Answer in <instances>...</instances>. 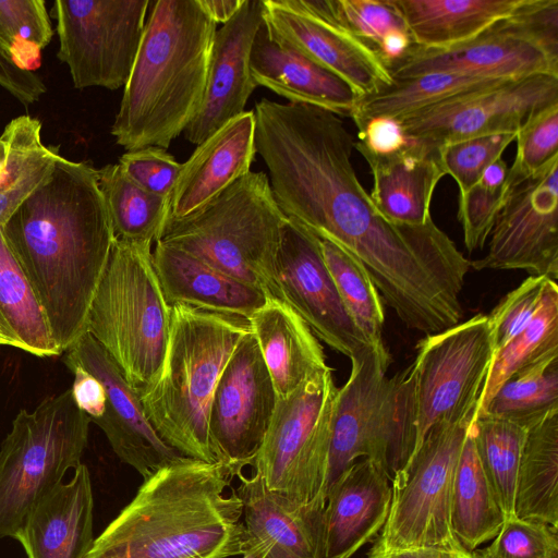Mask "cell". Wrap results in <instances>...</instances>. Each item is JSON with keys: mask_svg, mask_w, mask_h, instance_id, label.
I'll use <instances>...</instances> for the list:
<instances>
[{"mask_svg": "<svg viewBox=\"0 0 558 558\" xmlns=\"http://www.w3.org/2000/svg\"><path fill=\"white\" fill-rule=\"evenodd\" d=\"M255 149L286 217L357 258L410 329L433 335L462 317L471 260L434 221L396 223L375 206L352 163L354 137L319 107L255 104Z\"/></svg>", "mask_w": 558, "mask_h": 558, "instance_id": "1", "label": "cell"}, {"mask_svg": "<svg viewBox=\"0 0 558 558\" xmlns=\"http://www.w3.org/2000/svg\"><path fill=\"white\" fill-rule=\"evenodd\" d=\"M1 231L63 353L85 332L116 240L97 169L60 156Z\"/></svg>", "mask_w": 558, "mask_h": 558, "instance_id": "2", "label": "cell"}, {"mask_svg": "<svg viewBox=\"0 0 558 558\" xmlns=\"http://www.w3.org/2000/svg\"><path fill=\"white\" fill-rule=\"evenodd\" d=\"M225 462L183 458L144 480L134 498L94 539L85 558H233L245 531Z\"/></svg>", "mask_w": 558, "mask_h": 558, "instance_id": "3", "label": "cell"}, {"mask_svg": "<svg viewBox=\"0 0 558 558\" xmlns=\"http://www.w3.org/2000/svg\"><path fill=\"white\" fill-rule=\"evenodd\" d=\"M143 38L111 126L126 151L167 149L197 114L217 24L198 0L151 1Z\"/></svg>", "mask_w": 558, "mask_h": 558, "instance_id": "4", "label": "cell"}, {"mask_svg": "<svg viewBox=\"0 0 558 558\" xmlns=\"http://www.w3.org/2000/svg\"><path fill=\"white\" fill-rule=\"evenodd\" d=\"M250 331L245 317L171 305L162 364L140 398L157 434L181 456L218 462L208 430L210 405L228 359Z\"/></svg>", "mask_w": 558, "mask_h": 558, "instance_id": "5", "label": "cell"}, {"mask_svg": "<svg viewBox=\"0 0 558 558\" xmlns=\"http://www.w3.org/2000/svg\"><path fill=\"white\" fill-rule=\"evenodd\" d=\"M287 220L268 175L250 171L194 213L169 218L157 242L281 300L276 263Z\"/></svg>", "mask_w": 558, "mask_h": 558, "instance_id": "6", "label": "cell"}, {"mask_svg": "<svg viewBox=\"0 0 558 558\" xmlns=\"http://www.w3.org/2000/svg\"><path fill=\"white\" fill-rule=\"evenodd\" d=\"M151 245L114 240L85 323V332L138 393L162 364L171 325V306L153 266Z\"/></svg>", "mask_w": 558, "mask_h": 558, "instance_id": "7", "label": "cell"}, {"mask_svg": "<svg viewBox=\"0 0 558 558\" xmlns=\"http://www.w3.org/2000/svg\"><path fill=\"white\" fill-rule=\"evenodd\" d=\"M494 354L484 314L418 341L413 363L397 374L409 460L436 424L474 418Z\"/></svg>", "mask_w": 558, "mask_h": 558, "instance_id": "8", "label": "cell"}, {"mask_svg": "<svg viewBox=\"0 0 558 558\" xmlns=\"http://www.w3.org/2000/svg\"><path fill=\"white\" fill-rule=\"evenodd\" d=\"M90 422L71 389L16 414L0 447V537H14L29 511L81 463Z\"/></svg>", "mask_w": 558, "mask_h": 558, "instance_id": "9", "label": "cell"}, {"mask_svg": "<svg viewBox=\"0 0 558 558\" xmlns=\"http://www.w3.org/2000/svg\"><path fill=\"white\" fill-rule=\"evenodd\" d=\"M387 70L391 78L436 72L496 78L558 75V0H526L509 16L449 48L413 45Z\"/></svg>", "mask_w": 558, "mask_h": 558, "instance_id": "10", "label": "cell"}, {"mask_svg": "<svg viewBox=\"0 0 558 558\" xmlns=\"http://www.w3.org/2000/svg\"><path fill=\"white\" fill-rule=\"evenodd\" d=\"M329 367L278 399L264 440L251 464L266 486L299 505L326 502L333 403Z\"/></svg>", "mask_w": 558, "mask_h": 558, "instance_id": "11", "label": "cell"}, {"mask_svg": "<svg viewBox=\"0 0 558 558\" xmlns=\"http://www.w3.org/2000/svg\"><path fill=\"white\" fill-rule=\"evenodd\" d=\"M350 360V376L338 388L333 403L326 495L331 484L359 459L375 461L391 480L411 454L397 375L386 374L390 355L368 347Z\"/></svg>", "mask_w": 558, "mask_h": 558, "instance_id": "12", "label": "cell"}, {"mask_svg": "<svg viewBox=\"0 0 558 558\" xmlns=\"http://www.w3.org/2000/svg\"><path fill=\"white\" fill-rule=\"evenodd\" d=\"M473 418L440 422L417 452L390 480L389 514L372 547L412 549L442 545L454 538L451 496L464 438Z\"/></svg>", "mask_w": 558, "mask_h": 558, "instance_id": "13", "label": "cell"}, {"mask_svg": "<svg viewBox=\"0 0 558 558\" xmlns=\"http://www.w3.org/2000/svg\"><path fill=\"white\" fill-rule=\"evenodd\" d=\"M150 0H57L58 59L75 88L124 87L145 29Z\"/></svg>", "mask_w": 558, "mask_h": 558, "instance_id": "14", "label": "cell"}, {"mask_svg": "<svg viewBox=\"0 0 558 558\" xmlns=\"http://www.w3.org/2000/svg\"><path fill=\"white\" fill-rule=\"evenodd\" d=\"M475 270H525L558 277V157L532 173L508 168L506 193Z\"/></svg>", "mask_w": 558, "mask_h": 558, "instance_id": "15", "label": "cell"}, {"mask_svg": "<svg viewBox=\"0 0 558 558\" xmlns=\"http://www.w3.org/2000/svg\"><path fill=\"white\" fill-rule=\"evenodd\" d=\"M558 102V75L534 74L470 93L401 120L405 136L430 149L468 138L518 133L542 109Z\"/></svg>", "mask_w": 558, "mask_h": 558, "instance_id": "16", "label": "cell"}, {"mask_svg": "<svg viewBox=\"0 0 558 558\" xmlns=\"http://www.w3.org/2000/svg\"><path fill=\"white\" fill-rule=\"evenodd\" d=\"M263 24L270 38L338 75L357 98L391 81L377 52L343 26L333 0H263Z\"/></svg>", "mask_w": 558, "mask_h": 558, "instance_id": "17", "label": "cell"}, {"mask_svg": "<svg viewBox=\"0 0 558 558\" xmlns=\"http://www.w3.org/2000/svg\"><path fill=\"white\" fill-rule=\"evenodd\" d=\"M278 396L252 331L236 344L217 383L208 418L217 461L251 465L269 427Z\"/></svg>", "mask_w": 558, "mask_h": 558, "instance_id": "18", "label": "cell"}, {"mask_svg": "<svg viewBox=\"0 0 558 558\" xmlns=\"http://www.w3.org/2000/svg\"><path fill=\"white\" fill-rule=\"evenodd\" d=\"M276 275L281 300L316 338L350 359L369 347L340 298L320 239L290 218L282 229Z\"/></svg>", "mask_w": 558, "mask_h": 558, "instance_id": "19", "label": "cell"}, {"mask_svg": "<svg viewBox=\"0 0 558 558\" xmlns=\"http://www.w3.org/2000/svg\"><path fill=\"white\" fill-rule=\"evenodd\" d=\"M65 362L81 365L105 387L106 410L94 422L118 458L144 480L185 457L168 446L145 415L140 393L124 378L105 349L84 332L66 351Z\"/></svg>", "mask_w": 558, "mask_h": 558, "instance_id": "20", "label": "cell"}, {"mask_svg": "<svg viewBox=\"0 0 558 558\" xmlns=\"http://www.w3.org/2000/svg\"><path fill=\"white\" fill-rule=\"evenodd\" d=\"M263 24V0H243L236 13L217 29L201 108L183 134L198 145L229 120L244 112L256 85L250 70L251 49Z\"/></svg>", "mask_w": 558, "mask_h": 558, "instance_id": "21", "label": "cell"}, {"mask_svg": "<svg viewBox=\"0 0 558 558\" xmlns=\"http://www.w3.org/2000/svg\"><path fill=\"white\" fill-rule=\"evenodd\" d=\"M390 478L375 461L351 464L328 488L323 511L324 558H351L383 529Z\"/></svg>", "mask_w": 558, "mask_h": 558, "instance_id": "22", "label": "cell"}, {"mask_svg": "<svg viewBox=\"0 0 558 558\" xmlns=\"http://www.w3.org/2000/svg\"><path fill=\"white\" fill-rule=\"evenodd\" d=\"M245 538L257 544L265 558H324L325 505H299L269 489L255 473H240Z\"/></svg>", "mask_w": 558, "mask_h": 558, "instance_id": "23", "label": "cell"}, {"mask_svg": "<svg viewBox=\"0 0 558 558\" xmlns=\"http://www.w3.org/2000/svg\"><path fill=\"white\" fill-rule=\"evenodd\" d=\"M255 155V117L250 110L196 145L181 163L169 201V218H183L209 203L251 171Z\"/></svg>", "mask_w": 558, "mask_h": 558, "instance_id": "24", "label": "cell"}, {"mask_svg": "<svg viewBox=\"0 0 558 558\" xmlns=\"http://www.w3.org/2000/svg\"><path fill=\"white\" fill-rule=\"evenodd\" d=\"M94 497L87 466L59 484L27 514L14 537L27 558H85L93 546Z\"/></svg>", "mask_w": 558, "mask_h": 558, "instance_id": "25", "label": "cell"}, {"mask_svg": "<svg viewBox=\"0 0 558 558\" xmlns=\"http://www.w3.org/2000/svg\"><path fill=\"white\" fill-rule=\"evenodd\" d=\"M250 70L257 86H264L291 104L323 108L349 117L356 94L338 75L296 50L270 38L264 24L254 38Z\"/></svg>", "mask_w": 558, "mask_h": 558, "instance_id": "26", "label": "cell"}, {"mask_svg": "<svg viewBox=\"0 0 558 558\" xmlns=\"http://www.w3.org/2000/svg\"><path fill=\"white\" fill-rule=\"evenodd\" d=\"M367 162L377 209L389 220L408 226L430 221V204L438 182L446 175L439 150L409 140L402 149L375 155L357 150Z\"/></svg>", "mask_w": 558, "mask_h": 558, "instance_id": "27", "label": "cell"}, {"mask_svg": "<svg viewBox=\"0 0 558 558\" xmlns=\"http://www.w3.org/2000/svg\"><path fill=\"white\" fill-rule=\"evenodd\" d=\"M153 266L167 303L248 317L268 296L178 247L156 242Z\"/></svg>", "mask_w": 558, "mask_h": 558, "instance_id": "28", "label": "cell"}, {"mask_svg": "<svg viewBox=\"0 0 558 558\" xmlns=\"http://www.w3.org/2000/svg\"><path fill=\"white\" fill-rule=\"evenodd\" d=\"M248 322L279 399L329 368L318 339L284 301L267 296Z\"/></svg>", "mask_w": 558, "mask_h": 558, "instance_id": "29", "label": "cell"}, {"mask_svg": "<svg viewBox=\"0 0 558 558\" xmlns=\"http://www.w3.org/2000/svg\"><path fill=\"white\" fill-rule=\"evenodd\" d=\"M526 0H393L413 44L429 49L468 41Z\"/></svg>", "mask_w": 558, "mask_h": 558, "instance_id": "30", "label": "cell"}, {"mask_svg": "<svg viewBox=\"0 0 558 558\" xmlns=\"http://www.w3.org/2000/svg\"><path fill=\"white\" fill-rule=\"evenodd\" d=\"M515 78H496L460 73L436 72L391 78L374 93L357 98L350 118L356 129L377 117L401 120L452 98L496 87Z\"/></svg>", "mask_w": 558, "mask_h": 558, "instance_id": "31", "label": "cell"}, {"mask_svg": "<svg viewBox=\"0 0 558 558\" xmlns=\"http://www.w3.org/2000/svg\"><path fill=\"white\" fill-rule=\"evenodd\" d=\"M514 514L558 527V411L526 429Z\"/></svg>", "mask_w": 558, "mask_h": 558, "instance_id": "32", "label": "cell"}, {"mask_svg": "<svg viewBox=\"0 0 558 558\" xmlns=\"http://www.w3.org/2000/svg\"><path fill=\"white\" fill-rule=\"evenodd\" d=\"M450 518L454 536L471 551L492 541L505 521L504 511L476 450L471 425L454 473Z\"/></svg>", "mask_w": 558, "mask_h": 558, "instance_id": "33", "label": "cell"}, {"mask_svg": "<svg viewBox=\"0 0 558 558\" xmlns=\"http://www.w3.org/2000/svg\"><path fill=\"white\" fill-rule=\"evenodd\" d=\"M114 238L156 243L169 219V199L154 195L133 182L119 163L97 169Z\"/></svg>", "mask_w": 558, "mask_h": 558, "instance_id": "34", "label": "cell"}, {"mask_svg": "<svg viewBox=\"0 0 558 558\" xmlns=\"http://www.w3.org/2000/svg\"><path fill=\"white\" fill-rule=\"evenodd\" d=\"M0 220V327L35 356H58L46 317L9 246Z\"/></svg>", "mask_w": 558, "mask_h": 558, "instance_id": "35", "label": "cell"}, {"mask_svg": "<svg viewBox=\"0 0 558 558\" xmlns=\"http://www.w3.org/2000/svg\"><path fill=\"white\" fill-rule=\"evenodd\" d=\"M554 355H558V287L556 281L547 279L541 304L530 323L495 352L477 412L514 373Z\"/></svg>", "mask_w": 558, "mask_h": 558, "instance_id": "36", "label": "cell"}, {"mask_svg": "<svg viewBox=\"0 0 558 558\" xmlns=\"http://www.w3.org/2000/svg\"><path fill=\"white\" fill-rule=\"evenodd\" d=\"M558 411V355L510 376L475 417L492 416L525 428Z\"/></svg>", "mask_w": 558, "mask_h": 558, "instance_id": "37", "label": "cell"}, {"mask_svg": "<svg viewBox=\"0 0 558 558\" xmlns=\"http://www.w3.org/2000/svg\"><path fill=\"white\" fill-rule=\"evenodd\" d=\"M322 241L326 265L353 323L376 352L389 355L383 340L381 298L361 262L341 246Z\"/></svg>", "mask_w": 558, "mask_h": 558, "instance_id": "38", "label": "cell"}, {"mask_svg": "<svg viewBox=\"0 0 558 558\" xmlns=\"http://www.w3.org/2000/svg\"><path fill=\"white\" fill-rule=\"evenodd\" d=\"M476 450L505 518L514 514V495L525 427L508 420L480 416L472 421Z\"/></svg>", "mask_w": 558, "mask_h": 558, "instance_id": "39", "label": "cell"}, {"mask_svg": "<svg viewBox=\"0 0 558 558\" xmlns=\"http://www.w3.org/2000/svg\"><path fill=\"white\" fill-rule=\"evenodd\" d=\"M53 29L43 0H0V47L21 69L34 72Z\"/></svg>", "mask_w": 558, "mask_h": 558, "instance_id": "40", "label": "cell"}, {"mask_svg": "<svg viewBox=\"0 0 558 558\" xmlns=\"http://www.w3.org/2000/svg\"><path fill=\"white\" fill-rule=\"evenodd\" d=\"M515 136V133L478 136L450 143L439 149L442 168L446 175H451L457 182L459 196L478 182L492 162L501 158Z\"/></svg>", "mask_w": 558, "mask_h": 558, "instance_id": "41", "label": "cell"}, {"mask_svg": "<svg viewBox=\"0 0 558 558\" xmlns=\"http://www.w3.org/2000/svg\"><path fill=\"white\" fill-rule=\"evenodd\" d=\"M477 558H558V527L512 514Z\"/></svg>", "mask_w": 558, "mask_h": 558, "instance_id": "42", "label": "cell"}, {"mask_svg": "<svg viewBox=\"0 0 558 558\" xmlns=\"http://www.w3.org/2000/svg\"><path fill=\"white\" fill-rule=\"evenodd\" d=\"M336 4L343 26L376 52L387 33L408 31L393 0H336Z\"/></svg>", "mask_w": 558, "mask_h": 558, "instance_id": "43", "label": "cell"}, {"mask_svg": "<svg viewBox=\"0 0 558 558\" xmlns=\"http://www.w3.org/2000/svg\"><path fill=\"white\" fill-rule=\"evenodd\" d=\"M513 169L532 173L558 157V102L542 109L518 131Z\"/></svg>", "mask_w": 558, "mask_h": 558, "instance_id": "44", "label": "cell"}, {"mask_svg": "<svg viewBox=\"0 0 558 558\" xmlns=\"http://www.w3.org/2000/svg\"><path fill=\"white\" fill-rule=\"evenodd\" d=\"M546 280L544 277L530 276L487 315L495 352L521 331L535 315Z\"/></svg>", "mask_w": 558, "mask_h": 558, "instance_id": "45", "label": "cell"}, {"mask_svg": "<svg viewBox=\"0 0 558 558\" xmlns=\"http://www.w3.org/2000/svg\"><path fill=\"white\" fill-rule=\"evenodd\" d=\"M505 193L506 183L493 186L478 181L458 197V219L463 230L464 245L470 254L484 247Z\"/></svg>", "mask_w": 558, "mask_h": 558, "instance_id": "46", "label": "cell"}, {"mask_svg": "<svg viewBox=\"0 0 558 558\" xmlns=\"http://www.w3.org/2000/svg\"><path fill=\"white\" fill-rule=\"evenodd\" d=\"M118 163L142 189L170 201L181 163L167 149L148 146L128 150Z\"/></svg>", "mask_w": 558, "mask_h": 558, "instance_id": "47", "label": "cell"}, {"mask_svg": "<svg viewBox=\"0 0 558 558\" xmlns=\"http://www.w3.org/2000/svg\"><path fill=\"white\" fill-rule=\"evenodd\" d=\"M408 143L409 138L397 119L377 117L357 129L354 148L375 155H388L402 149Z\"/></svg>", "mask_w": 558, "mask_h": 558, "instance_id": "48", "label": "cell"}, {"mask_svg": "<svg viewBox=\"0 0 558 558\" xmlns=\"http://www.w3.org/2000/svg\"><path fill=\"white\" fill-rule=\"evenodd\" d=\"M0 86L25 106L39 100L46 92V86L40 77L35 72L17 66L1 47Z\"/></svg>", "mask_w": 558, "mask_h": 558, "instance_id": "49", "label": "cell"}, {"mask_svg": "<svg viewBox=\"0 0 558 558\" xmlns=\"http://www.w3.org/2000/svg\"><path fill=\"white\" fill-rule=\"evenodd\" d=\"M66 366L74 374V381L71 389L76 405L94 423L99 420L106 410V390L104 385L81 365L73 362H65Z\"/></svg>", "mask_w": 558, "mask_h": 558, "instance_id": "50", "label": "cell"}, {"mask_svg": "<svg viewBox=\"0 0 558 558\" xmlns=\"http://www.w3.org/2000/svg\"><path fill=\"white\" fill-rule=\"evenodd\" d=\"M367 558H477L475 551L463 547L457 537L450 542L423 548L383 550L372 547Z\"/></svg>", "mask_w": 558, "mask_h": 558, "instance_id": "51", "label": "cell"}, {"mask_svg": "<svg viewBox=\"0 0 558 558\" xmlns=\"http://www.w3.org/2000/svg\"><path fill=\"white\" fill-rule=\"evenodd\" d=\"M413 45L408 31L395 29L383 37L377 48V54L387 68L401 59Z\"/></svg>", "mask_w": 558, "mask_h": 558, "instance_id": "52", "label": "cell"}, {"mask_svg": "<svg viewBox=\"0 0 558 558\" xmlns=\"http://www.w3.org/2000/svg\"><path fill=\"white\" fill-rule=\"evenodd\" d=\"M243 0H198L204 12L216 23H227L239 10Z\"/></svg>", "mask_w": 558, "mask_h": 558, "instance_id": "53", "label": "cell"}, {"mask_svg": "<svg viewBox=\"0 0 558 558\" xmlns=\"http://www.w3.org/2000/svg\"><path fill=\"white\" fill-rule=\"evenodd\" d=\"M264 550L255 543L244 539V546L241 558H265Z\"/></svg>", "mask_w": 558, "mask_h": 558, "instance_id": "54", "label": "cell"}, {"mask_svg": "<svg viewBox=\"0 0 558 558\" xmlns=\"http://www.w3.org/2000/svg\"><path fill=\"white\" fill-rule=\"evenodd\" d=\"M0 345H9L16 349H21V345L14 341L12 338H10L4 330L0 327Z\"/></svg>", "mask_w": 558, "mask_h": 558, "instance_id": "55", "label": "cell"}, {"mask_svg": "<svg viewBox=\"0 0 558 558\" xmlns=\"http://www.w3.org/2000/svg\"><path fill=\"white\" fill-rule=\"evenodd\" d=\"M8 149L4 141L0 137V174H2L7 162Z\"/></svg>", "mask_w": 558, "mask_h": 558, "instance_id": "56", "label": "cell"}, {"mask_svg": "<svg viewBox=\"0 0 558 558\" xmlns=\"http://www.w3.org/2000/svg\"><path fill=\"white\" fill-rule=\"evenodd\" d=\"M0 177H1V174H0Z\"/></svg>", "mask_w": 558, "mask_h": 558, "instance_id": "57", "label": "cell"}]
</instances>
